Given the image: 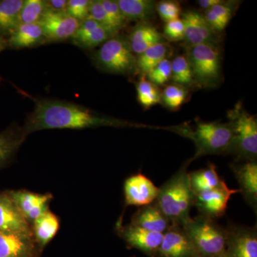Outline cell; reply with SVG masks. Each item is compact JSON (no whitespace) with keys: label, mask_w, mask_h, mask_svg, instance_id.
Wrapping results in <instances>:
<instances>
[{"label":"cell","mask_w":257,"mask_h":257,"mask_svg":"<svg viewBox=\"0 0 257 257\" xmlns=\"http://www.w3.org/2000/svg\"><path fill=\"white\" fill-rule=\"evenodd\" d=\"M35 108L23 128L26 135L45 130H84L111 127H140L143 125L101 115L85 106L60 99H35Z\"/></svg>","instance_id":"1"},{"label":"cell","mask_w":257,"mask_h":257,"mask_svg":"<svg viewBox=\"0 0 257 257\" xmlns=\"http://www.w3.org/2000/svg\"><path fill=\"white\" fill-rule=\"evenodd\" d=\"M184 164L159 189L156 202L171 225L183 226L190 219V211L194 202V193L191 188L187 167Z\"/></svg>","instance_id":"2"},{"label":"cell","mask_w":257,"mask_h":257,"mask_svg":"<svg viewBox=\"0 0 257 257\" xmlns=\"http://www.w3.org/2000/svg\"><path fill=\"white\" fill-rule=\"evenodd\" d=\"M194 142L197 151L192 161L204 155H227L232 152L234 132L229 123L197 122L194 130L176 128L174 132Z\"/></svg>","instance_id":"3"},{"label":"cell","mask_w":257,"mask_h":257,"mask_svg":"<svg viewBox=\"0 0 257 257\" xmlns=\"http://www.w3.org/2000/svg\"><path fill=\"white\" fill-rule=\"evenodd\" d=\"M94 66L107 73L133 76L138 73L137 56L134 54L127 37L117 35L101 45L92 53Z\"/></svg>","instance_id":"4"},{"label":"cell","mask_w":257,"mask_h":257,"mask_svg":"<svg viewBox=\"0 0 257 257\" xmlns=\"http://www.w3.org/2000/svg\"><path fill=\"white\" fill-rule=\"evenodd\" d=\"M200 257H217L226 252V228L216 219L199 214L182 226Z\"/></svg>","instance_id":"5"},{"label":"cell","mask_w":257,"mask_h":257,"mask_svg":"<svg viewBox=\"0 0 257 257\" xmlns=\"http://www.w3.org/2000/svg\"><path fill=\"white\" fill-rule=\"evenodd\" d=\"M196 86L211 89L221 83V55L218 45L202 44L186 47Z\"/></svg>","instance_id":"6"},{"label":"cell","mask_w":257,"mask_h":257,"mask_svg":"<svg viewBox=\"0 0 257 257\" xmlns=\"http://www.w3.org/2000/svg\"><path fill=\"white\" fill-rule=\"evenodd\" d=\"M229 124L234 132V139L231 154L236 160H256L257 121L239 104L228 112Z\"/></svg>","instance_id":"7"},{"label":"cell","mask_w":257,"mask_h":257,"mask_svg":"<svg viewBox=\"0 0 257 257\" xmlns=\"http://www.w3.org/2000/svg\"><path fill=\"white\" fill-rule=\"evenodd\" d=\"M226 253L229 257H257L256 226L229 223L226 226Z\"/></svg>","instance_id":"8"},{"label":"cell","mask_w":257,"mask_h":257,"mask_svg":"<svg viewBox=\"0 0 257 257\" xmlns=\"http://www.w3.org/2000/svg\"><path fill=\"white\" fill-rule=\"evenodd\" d=\"M184 25V45L186 47L202 44L219 46L218 34L209 26L203 15L195 10H188L182 14Z\"/></svg>","instance_id":"9"},{"label":"cell","mask_w":257,"mask_h":257,"mask_svg":"<svg viewBox=\"0 0 257 257\" xmlns=\"http://www.w3.org/2000/svg\"><path fill=\"white\" fill-rule=\"evenodd\" d=\"M237 192L239 189H229L224 183L217 188L195 194L194 206L200 215L218 219L224 215L230 198Z\"/></svg>","instance_id":"10"},{"label":"cell","mask_w":257,"mask_h":257,"mask_svg":"<svg viewBox=\"0 0 257 257\" xmlns=\"http://www.w3.org/2000/svg\"><path fill=\"white\" fill-rule=\"evenodd\" d=\"M80 23L66 13H55L48 11L39 23L45 34L46 44L71 40Z\"/></svg>","instance_id":"11"},{"label":"cell","mask_w":257,"mask_h":257,"mask_svg":"<svg viewBox=\"0 0 257 257\" xmlns=\"http://www.w3.org/2000/svg\"><path fill=\"white\" fill-rule=\"evenodd\" d=\"M159 189L143 174L131 176L124 182L125 204L140 207L151 204L156 200Z\"/></svg>","instance_id":"12"},{"label":"cell","mask_w":257,"mask_h":257,"mask_svg":"<svg viewBox=\"0 0 257 257\" xmlns=\"http://www.w3.org/2000/svg\"><path fill=\"white\" fill-rule=\"evenodd\" d=\"M157 253L162 257H200L183 227L174 225L164 233Z\"/></svg>","instance_id":"13"},{"label":"cell","mask_w":257,"mask_h":257,"mask_svg":"<svg viewBox=\"0 0 257 257\" xmlns=\"http://www.w3.org/2000/svg\"><path fill=\"white\" fill-rule=\"evenodd\" d=\"M231 169L239 186V192L245 202L256 213L257 162L256 160H235Z\"/></svg>","instance_id":"14"},{"label":"cell","mask_w":257,"mask_h":257,"mask_svg":"<svg viewBox=\"0 0 257 257\" xmlns=\"http://www.w3.org/2000/svg\"><path fill=\"white\" fill-rule=\"evenodd\" d=\"M118 233L132 247L153 256L158 253L164 234L152 232L131 224L117 225Z\"/></svg>","instance_id":"15"},{"label":"cell","mask_w":257,"mask_h":257,"mask_svg":"<svg viewBox=\"0 0 257 257\" xmlns=\"http://www.w3.org/2000/svg\"><path fill=\"white\" fill-rule=\"evenodd\" d=\"M8 193L30 225L49 210V204L53 198L51 194H37L27 190L8 191Z\"/></svg>","instance_id":"16"},{"label":"cell","mask_w":257,"mask_h":257,"mask_svg":"<svg viewBox=\"0 0 257 257\" xmlns=\"http://www.w3.org/2000/svg\"><path fill=\"white\" fill-rule=\"evenodd\" d=\"M0 231L32 234L31 225L8 192L0 193Z\"/></svg>","instance_id":"17"},{"label":"cell","mask_w":257,"mask_h":257,"mask_svg":"<svg viewBox=\"0 0 257 257\" xmlns=\"http://www.w3.org/2000/svg\"><path fill=\"white\" fill-rule=\"evenodd\" d=\"M35 246L32 234L0 231V257H32Z\"/></svg>","instance_id":"18"},{"label":"cell","mask_w":257,"mask_h":257,"mask_svg":"<svg viewBox=\"0 0 257 257\" xmlns=\"http://www.w3.org/2000/svg\"><path fill=\"white\" fill-rule=\"evenodd\" d=\"M130 224L160 234H164L171 226L170 221L159 207L156 201L140 207L134 214Z\"/></svg>","instance_id":"19"},{"label":"cell","mask_w":257,"mask_h":257,"mask_svg":"<svg viewBox=\"0 0 257 257\" xmlns=\"http://www.w3.org/2000/svg\"><path fill=\"white\" fill-rule=\"evenodd\" d=\"M8 48L21 50L46 44V38L40 24H20L8 37Z\"/></svg>","instance_id":"20"},{"label":"cell","mask_w":257,"mask_h":257,"mask_svg":"<svg viewBox=\"0 0 257 257\" xmlns=\"http://www.w3.org/2000/svg\"><path fill=\"white\" fill-rule=\"evenodd\" d=\"M127 39L134 54L138 56L150 47L163 42L165 37L148 22H139L130 32Z\"/></svg>","instance_id":"21"},{"label":"cell","mask_w":257,"mask_h":257,"mask_svg":"<svg viewBox=\"0 0 257 257\" xmlns=\"http://www.w3.org/2000/svg\"><path fill=\"white\" fill-rule=\"evenodd\" d=\"M27 137L23 126L15 123L0 132V169L13 160Z\"/></svg>","instance_id":"22"},{"label":"cell","mask_w":257,"mask_h":257,"mask_svg":"<svg viewBox=\"0 0 257 257\" xmlns=\"http://www.w3.org/2000/svg\"><path fill=\"white\" fill-rule=\"evenodd\" d=\"M31 228L35 243L43 248L55 237L60 228V221L55 214L48 210L32 223Z\"/></svg>","instance_id":"23"},{"label":"cell","mask_w":257,"mask_h":257,"mask_svg":"<svg viewBox=\"0 0 257 257\" xmlns=\"http://www.w3.org/2000/svg\"><path fill=\"white\" fill-rule=\"evenodd\" d=\"M120 10L126 21L147 22L155 16L156 4L151 0H118Z\"/></svg>","instance_id":"24"},{"label":"cell","mask_w":257,"mask_h":257,"mask_svg":"<svg viewBox=\"0 0 257 257\" xmlns=\"http://www.w3.org/2000/svg\"><path fill=\"white\" fill-rule=\"evenodd\" d=\"M191 188L194 194L207 192L225 183L216 172L215 165L209 164L206 168L189 173Z\"/></svg>","instance_id":"25"},{"label":"cell","mask_w":257,"mask_h":257,"mask_svg":"<svg viewBox=\"0 0 257 257\" xmlns=\"http://www.w3.org/2000/svg\"><path fill=\"white\" fill-rule=\"evenodd\" d=\"M24 0H0V33L8 38L20 25Z\"/></svg>","instance_id":"26"},{"label":"cell","mask_w":257,"mask_h":257,"mask_svg":"<svg viewBox=\"0 0 257 257\" xmlns=\"http://www.w3.org/2000/svg\"><path fill=\"white\" fill-rule=\"evenodd\" d=\"M170 50L169 45L162 42L150 47L143 53L137 56L138 72L142 74L143 77L146 76L157 64L167 59Z\"/></svg>","instance_id":"27"},{"label":"cell","mask_w":257,"mask_h":257,"mask_svg":"<svg viewBox=\"0 0 257 257\" xmlns=\"http://www.w3.org/2000/svg\"><path fill=\"white\" fill-rule=\"evenodd\" d=\"M171 79L175 84L186 89L196 86L192 69L186 56H177L172 60Z\"/></svg>","instance_id":"28"},{"label":"cell","mask_w":257,"mask_h":257,"mask_svg":"<svg viewBox=\"0 0 257 257\" xmlns=\"http://www.w3.org/2000/svg\"><path fill=\"white\" fill-rule=\"evenodd\" d=\"M139 102L145 109H149L162 101V93L157 86L145 79H140L137 85Z\"/></svg>","instance_id":"29"},{"label":"cell","mask_w":257,"mask_h":257,"mask_svg":"<svg viewBox=\"0 0 257 257\" xmlns=\"http://www.w3.org/2000/svg\"><path fill=\"white\" fill-rule=\"evenodd\" d=\"M47 11L46 0H25L20 12V23H39Z\"/></svg>","instance_id":"30"},{"label":"cell","mask_w":257,"mask_h":257,"mask_svg":"<svg viewBox=\"0 0 257 257\" xmlns=\"http://www.w3.org/2000/svg\"><path fill=\"white\" fill-rule=\"evenodd\" d=\"M112 37L114 36H112L110 32L104 27L99 25L98 28L88 32L84 36L71 39V41L76 46L84 50H92L96 47L100 46Z\"/></svg>","instance_id":"31"},{"label":"cell","mask_w":257,"mask_h":257,"mask_svg":"<svg viewBox=\"0 0 257 257\" xmlns=\"http://www.w3.org/2000/svg\"><path fill=\"white\" fill-rule=\"evenodd\" d=\"M187 94L186 88L175 84H170L162 93V101L169 109L178 110L185 102Z\"/></svg>","instance_id":"32"},{"label":"cell","mask_w":257,"mask_h":257,"mask_svg":"<svg viewBox=\"0 0 257 257\" xmlns=\"http://www.w3.org/2000/svg\"><path fill=\"white\" fill-rule=\"evenodd\" d=\"M101 4L110 20L114 31L119 35L120 30L126 25L127 21L123 16L116 0H101Z\"/></svg>","instance_id":"33"},{"label":"cell","mask_w":257,"mask_h":257,"mask_svg":"<svg viewBox=\"0 0 257 257\" xmlns=\"http://www.w3.org/2000/svg\"><path fill=\"white\" fill-rule=\"evenodd\" d=\"M171 74L172 62L168 59H165L148 72L146 76L148 80L155 85L162 86L171 79Z\"/></svg>","instance_id":"34"},{"label":"cell","mask_w":257,"mask_h":257,"mask_svg":"<svg viewBox=\"0 0 257 257\" xmlns=\"http://www.w3.org/2000/svg\"><path fill=\"white\" fill-rule=\"evenodd\" d=\"M89 18L92 19L100 24L101 26L106 29L112 36H116L117 34L114 31L112 25L105 10L101 4V0H92L91 1L90 8H89Z\"/></svg>","instance_id":"35"},{"label":"cell","mask_w":257,"mask_h":257,"mask_svg":"<svg viewBox=\"0 0 257 257\" xmlns=\"http://www.w3.org/2000/svg\"><path fill=\"white\" fill-rule=\"evenodd\" d=\"M92 0H69L67 1L66 13L82 23L89 18Z\"/></svg>","instance_id":"36"},{"label":"cell","mask_w":257,"mask_h":257,"mask_svg":"<svg viewBox=\"0 0 257 257\" xmlns=\"http://www.w3.org/2000/svg\"><path fill=\"white\" fill-rule=\"evenodd\" d=\"M156 11L166 23L179 18L182 14L180 4L177 1H162L156 4Z\"/></svg>","instance_id":"37"},{"label":"cell","mask_w":257,"mask_h":257,"mask_svg":"<svg viewBox=\"0 0 257 257\" xmlns=\"http://www.w3.org/2000/svg\"><path fill=\"white\" fill-rule=\"evenodd\" d=\"M163 37L172 42L183 40L184 25L182 19H177L166 23L165 29H164Z\"/></svg>","instance_id":"38"},{"label":"cell","mask_w":257,"mask_h":257,"mask_svg":"<svg viewBox=\"0 0 257 257\" xmlns=\"http://www.w3.org/2000/svg\"><path fill=\"white\" fill-rule=\"evenodd\" d=\"M206 21L209 24V26L214 30L216 33H219L222 32L227 26L228 23L224 20H221L220 18L214 14L210 10L205 11V14L203 15Z\"/></svg>","instance_id":"39"},{"label":"cell","mask_w":257,"mask_h":257,"mask_svg":"<svg viewBox=\"0 0 257 257\" xmlns=\"http://www.w3.org/2000/svg\"><path fill=\"white\" fill-rule=\"evenodd\" d=\"M209 10L227 23H229L232 17L233 8L228 3H223V2H221Z\"/></svg>","instance_id":"40"},{"label":"cell","mask_w":257,"mask_h":257,"mask_svg":"<svg viewBox=\"0 0 257 257\" xmlns=\"http://www.w3.org/2000/svg\"><path fill=\"white\" fill-rule=\"evenodd\" d=\"M47 11L51 13H64L67 10L66 0H49L46 1Z\"/></svg>","instance_id":"41"},{"label":"cell","mask_w":257,"mask_h":257,"mask_svg":"<svg viewBox=\"0 0 257 257\" xmlns=\"http://www.w3.org/2000/svg\"><path fill=\"white\" fill-rule=\"evenodd\" d=\"M221 0H199L198 5L202 9L205 10H209L212 7L221 3Z\"/></svg>","instance_id":"42"},{"label":"cell","mask_w":257,"mask_h":257,"mask_svg":"<svg viewBox=\"0 0 257 257\" xmlns=\"http://www.w3.org/2000/svg\"><path fill=\"white\" fill-rule=\"evenodd\" d=\"M6 49H8V38L0 33V53ZM3 79L0 77V82Z\"/></svg>","instance_id":"43"},{"label":"cell","mask_w":257,"mask_h":257,"mask_svg":"<svg viewBox=\"0 0 257 257\" xmlns=\"http://www.w3.org/2000/svg\"><path fill=\"white\" fill-rule=\"evenodd\" d=\"M217 257H229L227 256V254H226V253L225 252L224 253H223V254L220 255V256H217Z\"/></svg>","instance_id":"44"}]
</instances>
